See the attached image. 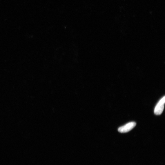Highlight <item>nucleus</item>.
Returning a JSON list of instances; mask_svg holds the SVG:
<instances>
[{"mask_svg":"<svg viewBox=\"0 0 165 165\" xmlns=\"http://www.w3.org/2000/svg\"><path fill=\"white\" fill-rule=\"evenodd\" d=\"M165 101V97L164 96L159 101L155 107L154 113L155 115H159L162 114L164 109Z\"/></svg>","mask_w":165,"mask_h":165,"instance_id":"f257e3e1","label":"nucleus"},{"mask_svg":"<svg viewBox=\"0 0 165 165\" xmlns=\"http://www.w3.org/2000/svg\"><path fill=\"white\" fill-rule=\"evenodd\" d=\"M135 122H129L124 126L119 127L118 129V132L121 133L128 132L133 129L136 126Z\"/></svg>","mask_w":165,"mask_h":165,"instance_id":"f03ea898","label":"nucleus"}]
</instances>
